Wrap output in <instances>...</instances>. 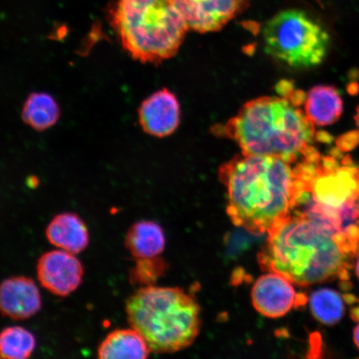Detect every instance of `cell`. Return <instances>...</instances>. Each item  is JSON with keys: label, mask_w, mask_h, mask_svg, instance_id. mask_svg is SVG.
<instances>
[{"label": "cell", "mask_w": 359, "mask_h": 359, "mask_svg": "<svg viewBox=\"0 0 359 359\" xmlns=\"http://www.w3.org/2000/svg\"><path fill=\"white\" fill-rule=\"evenodd\" d=\"M233 224L266 234L298 208L306 191L304 161L241 154L219 168Z\"/></svg>", "instance_id": "1"}, {"label": "cell", "mask_w": 359, "mask_h": 359, "mask_svg": "<svg viewBox=\"0 0 359 359\" xmlns=\"http://www.w3.org/2000/svg\"><path fill=\"white\" fill-rule=\"evenodd\" d=\"M280 97L246 102L234 118L213 132L237 143L242 154L299 161L316 148V127L302 109L305 94L288 83L278 87Z\"/></svg>", "instance_id": "2"}, {"label": "cell", "mask_w": 359, "mask_h": 359, "mask_svg": "<svg viewBox=\"0 0 359 359\" xmlns=\"http://www.w3.org/2000/svg\"><path fill=\"white\" fill-rule=\"evenodd\" d=\"M258 254L260 269L308 287L334 280H348L349 260L333 233L295 210L268 233Z\"/></svg>", "instance_id": "3"}, {"label": "cell", "mask_w": 359, "mask_h": 359, "mask_svg": "<svg viewBox=\"0 0 359 359\" xmlns=\"http://www.w3.org/2000/svg\"><path fill=\"white\" fill-rule=\"evenodd\" d=\"M307 163V189L295 210L333 233L350 257H355L359 253V168L320 154Z\"/></svg>", "instance_id": "4"}, {"label": "cell", "mask_w": 359, "mask_h": 359, "mask_svg": "<svg viewBox=\"0 0 359 359\" xmlns=\"http://www.w3.org/2000/svg\"><path fill=\"white\" fill-rule=\"evenodd\" d=\"M130 325L151 352L175 353L189 347L201 329V309L182 289L142 287L126 304Z\"/></svg>", "instance_id": "5"}, {"label": "cell", "mask_w": 359, "mask_h": 359, "mask_svg": "<svg viewBox=\"0 0 359 359\" xmlns=\"http://www.w3.org/2000/svg\"><path fill=\"white\" fill-rule=\"evenodd\" d=\"M110 22L128 55L146 64L176 55L189 30L172 0H116Z\"/></svg>", "instance_id": "6"}, {"label": "cell", "mask_w": 359, "mask_h": 359, "mask_svg": "<svg viewBox=\"0 0 359 359\" xmlns=\"http://www.w3.org/2000/svg\"><path fill=\"white\" fill-rule=\"evenodd\" d=\"M264 51L273 60L297 69L316 67L324 61L330 38L325 27L306 12L280 11L263 28Z\"/></svg>", "instance_id": "7"}, {"label": "cell", "mask_w": 359, "mask_h": 359, "mask_svg": "<svg viewBox=\"0 0 359 359\" xmlns=\"http://www.w3.org/2000/svg\"><path fill=\"white\" fill-rule=\"evenodd\" d=\"M189 29L217 32L246 11L250 0H172Z\"/></svg>", "instance_id": "8"}, {"label": "cell", "mask_w": 359, "mask_h": 359, "mask_svg": "<svg viewBox=\"0 0 359 359\" xmlns=\"http://www.w3.org/2000/svg\"><path fill=\"white\" fill-rule=\"evenodd\" d=\"M293 283L275 272L258 278L251 290V300L257 311L269 318L286 316L295 306H302L306 297L296 292Z\"/></svg>", "instance_id": "9"}, {"label": "cell", "mask_w": 359, "mask_h": 359, "mask_svg": "<svg viewBox=\"0 0 359 359\" xmlns=\"http://www.w3.org/2000/svg\"><path fill=\"white\" fill-rule=\"evenodd\" d=\"M84 269L74 254L64 250L44 253L37 264V277L44 289L66 297L82 284Z\"/></svg>", "instance_id": "10"}, {"label": "cell", "mask_w": 359, "mask_h": 359, "mask_svg": "<svg viewBox=\"0 0 359 359\" xmlns=\"http://www.w3.org/2000/svg\"><path fill=\"white\" fill-rule=\"evenodd\" d=\"M143 131L156 137H168L176 131L181 119V109L175 94L161 89L142 103L138 111Z\"/></svg>", "instance_id": "11"}, {"label": "cell", "mask_w": 359, "mask_h": 359, "mask_svg": "<svg viewBox=\"0 0 359 359\" xmlns=\"http://www.w3.org/2000/svg\"><path fill=\"white\" fill-rule=\"evenodd\" d=\"M42 298L35 282L26 276H13L0 283V313L15 320L35 316Z\"/></svg>", "instance_id": "12"}, {"label": "cell", "mask_w": 359, "mask_h": 359, "mask_svg": "<svg viewBox=\"0 0 359 359\" xmlns=\"http://www.w3.org/2000/svg\"><path fill=\"white\" fill-rule=\"evenodd\" d=\"M49 243L73 254L82 252L89 243L86 224L77 214L65 212L55 215L45 231Z\"/></svg>", "instance_id": "13"}, {"label": "cell", "mask_w": 359, "mask_h": 359, "mask_svg": "<svg viewBox=\"0 0 359 359\" xmlns=\"http://www.w3.org/2000/svg\"><path fill=\"white\" fill-rule=\"evenodd\" d=\"M304 111L314 127L334 124L343 114L344 103L340 93L333 86L318 85L305 94Z\"/></svg>", "instance_id": "14"}, {"label": "cell", "mask_w": 359, "mask_h": 359, "mask_svg": "<svg viewBox=\"0 0 359 359\" xmlns=\"http://www.w3.org/2000/svg\"><path fill=\"white\" fill-rule=\"evenodd\" d=\"M150 353L145 339L132 327L111 332L98 347L97 358L143 359Z\"/></svg>", "instance_id": "15"}, {"label": "cell", "mask_w": 359, "mask_h": 359, "mask_svg": "<svg viewBox=\"0 0 359 359\" xmlns=\"http://www.w3.org/2000/svg\"><path fill=\"white\" fill-rule=\"evenodd\" d=\"M125 243L126 248L134 258H155L163 252L165 238L163 228L158 224L142 221L129 228Z\"/></svg>", "instance_id": "16"}, {"label": "cell", "mask_w": 359, "mask_h": 359, "mask_svg": "<svg viewBox=\"0 0 359 359\" xmlns=\"http://www.w3.org/2000/svg\"><path fill=\"white\" fill-rule=\"evenodd\" d=\"M353 298V295L343 296L334 290L321 288L313 291L309 297V308L314 318L322 325L334 326L343 320L346 304Z\"/></svg>", "instance_id": "17"}, {"label": "cell", "mask_w": 359, "mask_h": 359, "mask_svg": "<svg viewBox=\"0 0 359 359\" xmlns=\"http://www.w3.org/2000/svg\"><path fill=\"white\" fill-rule=\"evenodd\" d=\"M60 116V109L55 98L48 93L30 94L22 110V118L38 132L55 126Z\"/></svg>", "instance_id": "18"}, {"label": "cell", "mask_w": 359, "mask_h": 359, "mask_svg": "<svg viewBox=\"0 0 359 359\" xmlns=\"http://www.w3.org/2000/svg\"><path fill=\"white\" fill-rule=\"evenodd\" d=\"M35 347L34 335L25 327H8L0 332V358H28L32 355Z\"/></svg>", "instance_id": "19"}, {"label": "cell", "mask_w": 359, "mask_h": 359, "mask_svg": "<svg viewBox=\"0 0 359 359\" xmlns=\"http://www.w3.org/2000/svg\"><path fill=\"white\" fill-rule=\"evenodd\" d=\"M167 269V264L158 257L137 259L136 264L130 273V280L142 287L154 285Z\"/></svg>", "instance_id": "20"}, {"label": "cell", "mask_w": 359, "mask_h": 359, "mask_svg": "<svg viewBox=\"0 0 359 359\" xmlns=\"http://www.w3.org/2000/svg\"><path fill=\"white\" fill-rule=\"evenodd\" d=\"M353 341L359 350V323L353 330Z\"/></svg>", "instance_id": "21"}, {"label": "cell", "mask_w": 359, "mask_h": 359, "mask_svg": "<svg viewBox=\"0 0 359 359\" xmlns=\"http://www.w3.org/2000/svg\"><path fill=\"white\" fill-rule=\"evenodd\" d=\"M354 119H355V123L358 127V133L359 134V106L358 107L356 115L354 116Z\"/></svg>", "instance_id": "22"}, {"label": "cell", "mask_w": 359, "mask_h": 359, "mask_svg": "<svg viewBox=\"0 0 359 359\" xmlns=\"http://www.w3.org/2000/svg\"><path fill=\"white\" fill-rule=\"evenodd\" d=\"M358 259H357V262L355 264V273H356V276L359 280V254H358Z\"/></svg>", "instance_id": "23"}]
</instances>
